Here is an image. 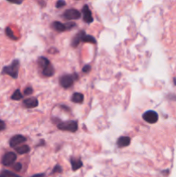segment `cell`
Wrapping results in <instances>:
<instances>
[{
    "instance_id": "44dd1931",
    "label": "cell",
    "mask_w": 176,
    "mask_h": 177,
    "mask_svg": "<svg viewBox=\"0 0 176 177\" xmlns=\"http://www.w3.org/2000/svg\"><path fill=\"white\" fill-rule=\"evenodd\" d=\"M65 25L66 28H67V30H71L72 28L76 26V24L74 23H73V22H67V23H65Z\"/></svg>"
},
{
    "instance_id": "9c48e42d",
    "label": "cell",
    "mask_w": 176,
    "mask_h": 177,
    "mask_svg": "<svg viewBox=\"0 0 176 177\" xmlns=\"http://www.w3.org/2000/svg\"><path fill=\"white\" fill-rule=\"evenodd\" d=\"M26 140H27V138L25 136H22V135H16V136H12L10 140V146L16 149V147H18L19 144L26 142Z\"/></svg>"
},
{
    "instance_id": "6da1fadb",
    "label": "cell",
    "mask_w": 176,
    "mask_h": 177,
    "mask_svg": "<svg viewBox=\"0 0 176 177\" xmlns=\"http://www.w3.org/2000/svg\"><path fill=\"white\" fill-rule=\"evenodd\" d=\"M81 41H83V42H90V43H93V44H95L97 41H96V39L92 36L91 35H87L86 34V32L85 31H80L77 36L75 37L73 39V41H72V46L73 47H77V46L79 45V43L81 42Z\"/></svg>"
},
{
    "instance_id": "ac0fdd59",
    "label": "cell",
    "mask_w": 176,
    "mask_h": 177,
    "mask_svg": "<svg viewBox=\"0 0 176 177\" xmlns=\"http://www.w3.org/2000/svg\"><path fill=\"white\" fill-rule=\"evenodd\" d=\"M22 98H23V94L21 93L19 89H16L14 92V93L12 95V99L13 100H20Z\"/></svg>"
},
{
    "instance_id": "d6986e66",
    "label": "cell",
    "mask_w": 176,
    "mask_h": 177,
    "mask_svg": "<svg viewBox=\"0 0 176 177\" xmlns=\"http://www.w3.org/2000/svg\"><path fill=\"white\" fill-rule=\"evenodd\" d=\"M5 33L7 35L8 37H10L11 39H12V40H17V37L14 36V33H13V31H12V30L10 27H7V28L5 29Z\"/></svg>"
},
{
    "instance_id": "83f0119b",
    "label": "cell",
    "mask_w": 176,
    "mask_h": 177,
    "mask_svg": "<svg viewBox=\"0 0 176 177\" xmlns=\"http://www.w3.org/2000/svg\"><path fill=\"white\" fill-rule=\"evenodd\" d=\"M0 177H1V176H0Z\"/></svg>"
},
{
    "instance_id": "ffe728a7",
    "label": "cell",
    "mask_w": 176,
    "mask_h": 177,
    "mask_svg": "<svg viewBox=\"0 0 176 177\" xmlns=\"http://www.w3.org/2000/svg\"><path fill=\"white\" fill-rule=\"evenodd\" d=\"M62 172V168H61L60 165H56L54 167V169L52 171V174H55V173H61Z\"/></svg>"
},
{
    "instance_id": "603a6c76",
    "label": "cell",
    "mask_w": 176,
    "mask_h": 177,
    "mask_svg": "<svg viewBox=\"0 0 176 177\" xmlns=\"http://www.w3.org/2000/svg\"><path fill=\"white\" fill-rule=\"evenodd\" d=\"M66 5L65 1H62V0H59L57 3H56V8H61Z\"/></svg>"
},
{
    "instance_id": "e0dca14e",
    "label": "cell",
    "mask_w": 176,
    "mask_h": 177,
    "mask_svg": "<svg viewBox=\"0 0 176 177\" xmlns=\"http://www.w3.org/2000/svg\"><path fill=\"white\" fill-rule=\"evenodd\" d=\"M0 176L1 177H22L16 175V174L13 173L12 171H9V170H3L1 174H0Z\"/></svg>"
},
{
    "instance_id": "3957f363",
    "label": "cell",
    "mask_w": 176,
    "mask_h": 177,
    "mask_svg": "<svg viewBox=\"0 0 176 177\" xmlns=\"http://www.w3.org/2000/svg\"><path fill=\"white\" fill-rule=\"evenodd\" d=\"M18 69H19V60H15L12 61L10 66L4 67L3 68V74H8L13 79H16L18 76Z\"/></svg>"
},
{
    "instance_id": "9a60e30c",
    "label": "cell",
    "mask_w": 176,
    "mask_h": 177,
    "mask_svg": "<svg viewBox=\"0 0 176 177\" xmlns=\"http://www.w3.org/2000/svg\"><path fill=\"white\" fill-rule=\"evenodd\" d=\"M72 101L74 103H82L84 101V95L81 93H73L72 97Z\"/></svg>"
},
{
    "instance_id": "2e32d148",
    "label": "cell",
    "mask_w": 176,
    "mask_h": 177,
    "mask_svg": "<svg viewBox=\"0 0 176 177\" xmlns=\"http://www.w3.org/2000/svg\"><path fill=\"white\" fill-rule=\"evenodd\" d=\"M30 149L28 145H20L18 147L16 148V151L20 155L26 154L28 152H30Z\"/></svg>"
},
{
    "instance_id": "cb8c5ba5",
    "label": "cell",
    "mask_w": 176,
    "mask_h": 177,
    "mask_svg": "<svg viewBox=\"0 0 176 177\" xmlns=\"http://www.w3.org/2000/svg\"><path fill=\"white\" fill-rule=\"evenodd\" d=\"M13 169H14L16 171H20V170H22V164L19 163V162H17V163L14 164V166H13Z\"/></svg>"
},
{
    "instance_id": "277c9868",
    "label": "cell",
    "mask_w": 176,
    "mask_h": 177,
    "mask_svg": "<svg viewBox=\"0 0 176 177\" xmlns=\"http://www.w3.org/2000/svg\"><path fill=\"white\" fill-rule=\"evenodd\" d=\"M59 130L61 131H67L70 132H75L78 130V123L77 121L71 120L67 122H61L57 124Z\"/></svg>"
},
{
    "instance_id": "5bb4252c",
    "label": "cell",
    "mask_w": 176,
    "mask_h": 177,
    "mask_svg": "<svg viewBox=\"0 0 176 177\" xmlns=\"http://www.w3.org/2000/svg\"><path fill=\"white\" fill-rule=\"evenodd\" d=\"M52 27H53L55 30L59 31V32H63V31L67 30L65 24L61 23V22H58V21H55V22L52 23Z\"/></svg>"
},
{
    "instance_id": "d4e9b609",
    "label": "cell",
    "mask_w": 176,
    "mask_h": 177,
    "mask_svg": "<svg viewBox=\"0 0 176 177\" xmlns=\"http://www.w3.org/2000/svg\"><path fill=\"white\" fill-rule=\"evenodd\" d=\"M90 70H91V66H90V65H86V66H84L83 68H82L83 73H88Z\"/></svg>"
},
{
    "instance_id": "7c38bea8",
    "label": "cell",
    "mask_w": 176,
    "mask_h": 177,
    "mask_svg": "<svg viewBox=\"0 0 176 177\" xmlns=\"http://www.w3.org/2000/svg\"><path fill=\"white\" fill-rule=\"evenodd\" d=\"M130 142H131V139L129 136H120L117 142V144L118 148H124L129 146Z\"/></svg>"
},
{
    "instance_id": "8fae6325",
    "label": "cell",
    "mask_w": 176,
    "mask_h": 177,
    "mask_svg": "<svg viewBox=\"0 0 176 177\" xmlns=\"http://www.w3.org/2000/svg\"><path fill=\"white\" fill-rule=\"evenodd\" d=\"M23 106L27 108H35L38 106V99L35 98H29L23 100Z\"/></svg>"
},
{
    "instance_id": "30bf717a",
    "label": "cell",
    "mask_w": 176,
    "mask_h": 177,
    "mask_svg": "<svg viewBox=\"0 0 176 177\" xmlns=\"http://www.w3.org/2000/svg\"><path fill=\"white\" fill-rule=\"evenodd\" d=\"M82 13H83V20L85 23H91L93 22V17H92V12L90 10V8L88 5H84V7L82 9Z\"/></svg>"
},
{
    "instance_id": "4316f807",
    "label": "cell",
    "mask_w": 176,
    "mask_h": 177,
    "mask_svg": "<svg viewBox=\"0 0 176 177\" xmlns=\"http://www.w3.org/2000/svg\"><path fill=\"white\" fill-rule=\"evenodd\" d=\"M31 177H45V174H36V175H34Z\"/></svg>"
},
{
    "instance_id": "484cf974",
    "label": "cell",
    "mask_w": 176,
    "mask_h": 177,
    "mask_svg": "<svg viewBox=\"0 0 176 177\" xmlns=\"http://www.w3.org/2000/svg\"><path fill=\"white\" fill-rule=\"evenodd\" d=\"M4 129H5V124H4V121L0 119V132L4 131Z\"/></svg>"
},
{
    "instance_id": "7a4b0ae2",
    "label": "cell",
    "mask_w": 176,
    "mask_h": 177,
    "mask_svg": "<svg viewBox=\"0 0 176 177\" xmlns=\"http://www.w3.org/2000/svg\"><path fill=\"white\" fill-rule=\"evenodd\" d=\"M38 63L40 67L42 68V74L46 77H51L54 74V70L53 66L51 64L49 59L46 57H40L38 60Z\"/></svg>"
},
{
    "instance_id": "4fadbf2b",
    "label": "cell",
    "mask_w": 176,
    "mask_h": 177,
    "mask_svg": "<svg viewBox=\"0 0 176 177\" xmlns=\"http://www.w3.org/2000/svg\"><path fill=\"white\" fill-rule=\"evenodd\" d=\"M71 165H72V170L76 171L83 166V162L81 159L71 158Z\"/></svg>"
},
{
    "instance_id": "ba28073f",
    "label": "cell",
    "mask_w": 176,
    "mask_h": 177,
    "mask_svg": "<svg viewBox=\"0 0 176 177\" xmlns=\"http://www.w3.org/2000/svg\"><path fill=\"white\" fill-rule=\"evenodd\" d=\"M16 160V155L14 152H7L2 159V163L4 166H12Z\"/></svg>"
},
{
    "instance_id": "8992f818",
    "label": "cell",
    "mask_w": 176,
    "mask_h": 177,
    "mask_svg": "<svg viewBox=\"0 0 176 177\" xmlns=\"http://www.w3.org/2000/svg\"><path fill=\"white\" fill-rule=\"evenodd\" d=\"M142 118L149 124H155L158 121V114L156 112L152 111V110H149L147 111L146 112L143 113L142 115Z\"/></svg>"
},
{
    "instance_id": "52a82bcc",
    "label": "cell",
    "mask_w": 176,
    "mask_h": 177,
    "mask_svg": "<svg viewBox=\"0 0 176 177\" xmlns=\"http://www.w3.org/2000/svg\"><path fill=\"white\" fill-rule=\"evenodd\" d=\"M62 16L67 20H76V19L81 18V12L75 9H69V10H67Z\"/></svg>"
},
{
    "instance_id": "5b68a950",
    "label": "cell",
    "mask_w": 176,
    "mask_h": 177,
    "mask_svg": "<svg viewBox=\"0 0 176 177\" xmlns=\"http://www.w3.org/2000/svg\"><path fill=\"white\" fill-rule=\"evenodd\" d=\"M78 79V74L74 77V74L73 75H63L60 78V84L62 87L64 88H68V87H72L73 85V82L75 79Z\"/></svg>"
},
{
    "instance_id": "7402d4cb",
    "label": "cell",
    "mask_w": 176,
    "mask_h": 177,
    "mask_svg": "<svg viewBox=\"0 0 176 177\" xmlns=\"http://www.w3.org/2000/svg\"><path fill=\"white\" fill-rule=\"evenodd\" d=\"M32 93H33V89L30 87H26L25 90H24V94L27 95V96H30V95L32 94Z\"/></svg>"
}]
</instances>
